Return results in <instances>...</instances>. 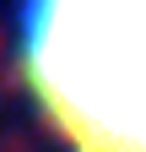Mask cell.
Instances as JSON below:
<instances>
[{
	"label": "cell",
	"instance_id": "cell-1",
	"mask_svg": "<svg viewBox=\"0 0 146 152\" xmlns=\"http://www.w3.org/2000/svg\"><path fill=\"white\" fill-rule=\"evenodd\" d=\"M22 76L76 152H146V0H22Z\"/></svg>",
	"mask_w": 146,
	"mask_h": 152
}]
</instances>
